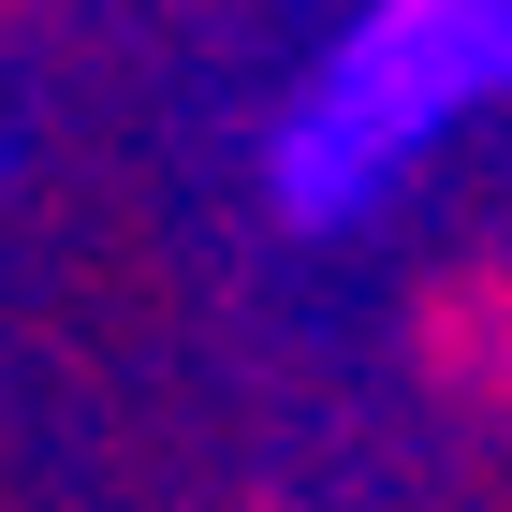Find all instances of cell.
Segmentation results:
<instances>
[{
    "label": "cell",
    "instance_id": "1",
    "mask_svg": "<svg viewBox=\"0 0 512 512\" xmlns=\"http://www.w3.org/2000/svg\"><path fill=\"white\" fill-rule=\"evenodd\" d=\"M483 88H512V0H381L322 59V88L293 103V132H278V205L293 220H352L395 161H410V132H439Z\"/></svg>",
    "mask_w": 512,
    "mask_h": 512
},
{
    "label": "cell",
    "instance_id": "2",
    "mask_svg": "<svg viewBox=\"0 0 512 512\" xmlns=\"http://www.w3.org/2000/svg\"><path fill=\"white\" fill-rule=\"evenodd\" d=\"M410 381L469 425H512V249H469L410 293Z\"/></svg>",
    "mask_w": 512,
    "mask_h": 512
}]
</instances>
